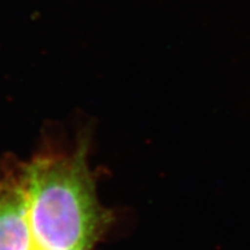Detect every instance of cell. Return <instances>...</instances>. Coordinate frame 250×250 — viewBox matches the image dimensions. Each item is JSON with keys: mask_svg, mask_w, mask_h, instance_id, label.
I'll return each instance as SVG.
<instances>
[{"mask_svg": "<svg viewBox=\"0 0 250 250\" xmlns=\"http://www.w3.org/2000/svg\"><path fill=\"white\" fill-rule=\"evenodd\" d=\"M0 250H37L31 234L24 165L0 177Z\"/></svg>", "mask_w": 250, "mask_h": 250, "instance_id": "7a4b0ae2", "label": "cell"}, {"mask_svg": "<svg viewBox=\"0 0 250 250\" xmlns=\"http://www.w3.org/2000/svg\"><path fill=\"white\" fill-rule=\"evenodd\" d=\"M24 173L36 249H93L111 214L99 202L85 146L34 159Z\"/></svg>", "mask_w": 250, "mask_h": 250, "instance_id": "6da1fadb", "label": "cell"}, {"mask_svg": "<svg viewBox=\"0 0 250 250\" xmlns=\"http://www.w3.org/2000/svg\"><path fill=\"white\" fill-rule=\"evenodd\" d=\"M43 250H92V249H43Z\"/></svg>", "mask_w": 250, "mask_h": 250, "instance_id": "3957f363", "label": "cell"}]
</instances>
